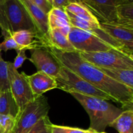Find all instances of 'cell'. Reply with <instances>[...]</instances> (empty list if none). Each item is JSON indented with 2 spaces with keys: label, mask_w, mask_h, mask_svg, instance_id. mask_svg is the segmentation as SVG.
<instances>
[{
  "label": "cell",
  "mask_w": 133,
  "mask_h": 133,
  "mask_svg": "<svg viewBox=\"0 0 133 133\" xmlns=\"http://www.w3.org/2000/svg\"><path fill=\"white\" fill-rule=\"evenodd\" d=\"M60 64L65 66L97 89L112 97L123 108L132 109L133 89L105 75L98 68L84 61L78 52H65L51 45L45 48Z\"/></svg>",
  "instance_id": "1"
},
{
  "label": "cell",
  "mask_w": 133,
  "mask_h": 133,
  "mask_svg": "<svg viewBox=\"0 0 133 133\" xmlns=\"http://www.w3.org/2000/svg\"><path fill=\"white\" fill-rule=\"evenodd\" d=\"M89 116L90 129L97 133L105 132V129L123 112L122 109L109 103L107 100L92 96H85L76 92H70Z\"/></svg>",
  "instance_id": "2"
},
{
  "label": "cell",
  "mask_w": 133,
  "mask_h": 133,
  "mask_svg": "<svg viewBox=\"0 0 133 133\" xmlns=\"http://www.w3.org/2000/svg\"><path fill=\"white\" fill-rule=\"evenodd\" d=\"M0 28L3 36L19 30L36 31L22 0H5L0 4Z\"/></svg>",
  "instance_id": "3"
},
{
  "label": "cell",
  "mask_w": 133,
  "mask_h": 133,
  "mask_svg": "<svg viewBox=\"0 0 133 133\" xmlns=\"http://www.w3.org/2000/svg\"><path fill=\"white\" fill-rule=\"evenodd\" d=\"M50 105L47 97L39 96L18 111L11 133H28L44 117L48 116Z\"/></svg>",
  "instance_id": "4"
},
{
  "label": "cell",
  "mask_w": 133,
  "mask_h": 133,
  "mask_svg": "<svg viewBox=\"0 0 133 133\" xmlns=\"http://www.w3.org/2000/svg\"><path fill=\"white\" fill-rule=\"evenodd\" d=\"M61 66L59 74L55 78L57 88L68 93L76 92L85 96H92L107 101L110 100L116 102L112 97L92 86L71 70L61 64Z\"/></svg>",
  "instance_id": "5"
},
{
  "label": "cell",
  "mask_w": 133,
  "mask_h": 133,
  "mask_svg": "<svg viewBox=\"0 0 133 133\" xmlns=\"http://www.w3.org/2000/svg\"><path fill=\"white\" fill-rule=\"evenodd\" d=\"M79 53L83 60L97 68L133 70V57L114 49L106 51Z\"/></svg>",
  "instance_id": "6"
},
{
  "label": "cell",
  "mask_w": 133,
  "mask_h": 133,
  "mask_svg": "<svg viewBox=\"0 0 133 133\" xmlns=\"http://www.w3.org/2000/svg\"><path fill=\"white\" fill-rule=\"evenodd\" d=\"M8 79L9 88L19 110L35 99L27 75L24 72L19 74L10 62H8Z\"/></svg>",
  "instance_id": "7"
},
{
  "label": "cell",
  "mask_w": 133,
  "mask_h": 133,
  "mask_svg": "<svg viewBox=\"0 0 133 133\" xmlns=\"http://www.w3.org/2000/svg\"><path fill=\"white\" fill-rule=\"evenodd\" d=\"M68 37L73 47L79 53L106 51L113 49L92 32L76 27H71Z\"/></svg>",
  "instance_id": "8"
},
{
  "label": "cell",
  "mask_w": 133,
  "mask_h": 133,
  "mask_svg": "<svg viewBox=\"0 0 133 133\" xmlns=\"http://www.w3.org/2000/svg\"><path fill=\"white\" fill-rule=\"evenodd\" d=\"M131 0H88L82 3L99 23H116V10L123 3Z\"/></svg>",
  "instance_id": "9"
},
{
  "label": "cell",
  "mask_w": 133,
  "mask_h": 133,
  "mask_svg": "<svg viewBox=\"0 0 133 133\" xmlns=\"http://www.w3.org/2000/svg\"><path fill=\"white\" fill-rule=\"evenodd\" d=\"M36 68L37 71L45 73L55 79L61 70V64L45 48L31 49V58H28Z\"/></svg>",
  "instance_id": "10"
},
{
  "label": "cell",
  "mask_w": 133,
  "mask_h": 133,
  "mask_svg": "<svg viewBox=\"0 0 133 133\" xmlns=\"http://www.w3.org/2000/svg\"><path fill=\"white\" fill-rule=\"evenodd\" d=\"M101 29L133 53V25L99 23Z\"/></svg>",
  "instance_id": "11"
},
{
  "label": "cell",
  "mask_w": 133,
  "mask_h": 133,
  "mask_svg": "<svg viewBox=\"0 0 133 133\" xmlns=\"http://www.w3.org/2000/svg\"><path fill=\"white\" fill-rule=\"evenodd\" d=\"M27 79L35 98L57 88L55 79L41 71H37L31 75H27Z\"/></svg>",
  "instance_id": "12"
},
{
  "label": "cell",
  "mask_w": 133,
  "mask_h": 133,
  "mask_svg": "<svg viewBox=\"0 0 133 133\" xmlns=\"http://www.w3.org/2000/svg\"><path fill=\"white\" fill-rule=\"evenodd\" d=\"M22 1L35 25L36 31L40 36H44L49 30L48 14H45L29 0Z\"/></svg>",
  "instance_id": "13"
},
{
  "label": "cell",
  "mask_w": 133,
  "mask_h": 133,
  "mask_svg": "<svg viewBox=\"0 0 133 133\" xmlns=\"http://www.w3.org/2000/svg\"><path fill=\"white\" fill-rule=\"evenodd\" d=\"M43 41L44 48L47 45H51L65 52L77 51L69 41L68 37L57 29H49L48 32L43 37Z\"/></svg>",
  "instance_id": "14"
},
{
  "label": "cell",
  "mask_w": 133,
  "mask_h": 133,
  "mask_svg": "<svg viewBox=\"0 0 133 133\" xmlns=\"http://www.w3.org/2000/svg\"><path fill=\"white\" fill-rule=\"evenodd\" d=\"M98 68L113 80L133 89V70L107 68Z\"/></svg>",
  "instance_id": "15"
},
{
  "label": "cell",
  "mask_w": 133,
  "mask_h": 133,
  "mask_svg": "<svg viewBox=\"0 0 133 133\" xmlns=\"http://www.w3.org/2000/svg\"><path fill=\"white\" fill-rule=\"evenodd\" d=\"M109 127L116 129L119 133H133V110L122 112Z\"/></svg>",
  "instance_id": "16"
},
{
  "label": "cell",
  "mask_w": 133,
  "mask_h": 133,
  "mask_svg": "<svg viewBox=\"0 0 133 133\" xmlns=\"http://www.w3.org/2000/svg\"><path fill=\"white\" fill-rule=\"evenodd\" d=\"M19 108L10 90L0 92V114L10 116L15 118Z\"/></svg>",
  "instance_id": "17"
},
{
  "label": "cell",
  "mask_w": 133,
  "mask_h": 133,
  "mask_svg": "<svg viewBox=\"0 0 133 133\" xmlns=\"http://www.w3.org/2000/svg\"><path fill=\"white\" fill-rule=\"evenodd\" d=\"M116 23L133 25V1H126L118 6L116 10Z\"/></svg>",
  "instance_id": "18"
},
{
  "label": "cell",
  "mask_w": 133,
  "mask_h": 133,
  "mask_svg": "<svg viewBox=\"0 0 133 133\" xmlns=\"http://www.w3.org/2000/svg\"><path fill=\"white\" fill-rule=\"evenodd\" d=\"M65 10L76 16L94 22H99L96 17L81 3H70Z\"/></svg>",
  "instance_id": "19"
},
{
  "label": "cell",
  "mask_w": 133,
  "mask_h": 133,
  "mask_svg": "<svg viewBox=\"0 0 133 133\" xmlns=\"http://www.w3.org/2000/svg\"><path fill=\"white\" fill-rule=\"evenodd\" d=\"M68 16L70 19V23L71 27H76L80 29L84 30L87 31H90L94 29L99 27V22H94L87 19H83L79 17L74 15L71 13L66 11Z\"/></svg>",
  "instance_id": "20"
},
{
  "label": "cell",
  "mask_w": 133,
  "mask_h": 133,
  "mask_svg": "<svg viewBox=\"0 0 133 133\" xmlns=\"http://www.w3.org/2000/svg\"><path fill=\"white\" fill-rule=\"evenodd\" d=\"M10 90L8 79V62L4 61L0 50V92Z\"/></svg>",
  "instance_id": "21"
},
{
  "label": "cell",
  "mask_w": 133,
  "mask_h": 133,
  "mask_svg": "<svg viewBox=\"0 0 133 133\" xmlns=\"http://www.w3.org/2000/svg\"><path fill=\"white\" fill-rule=\"evenodd\" d=\"M51 133H97L92 129H83L75 127H66L54 125L52 123L51 127Z\"/></svg>",
  "instance_id": "22"
},
{
  "label": "cell",
  "mask_w": 133,
  "mask_h": 133,
  "mask_svg": "<svg viewBox=\"0 0 133 133\" xmlns=\"http://www.w3.org/2000/svg\"><path fill=\"white\" fill-rule=\"evenodd\" d=\"M51 122L48 116L42 118L28 133H51Z\"/></svg>",
  "instance_id": "23"
},
{
  "label": "cell",
  "mask_w": 133,
  "mask_h": 133,
  "mask_svg": "<svg viewBox=\"0 0 133 133\" xmlns=\"http://www.w3.org/2000/svg\"><path fill=\"white\" fill-rule=\"evenodd\" d=\"M15 118L10 116L0 114V133H11Z\"/></svg>",
  "instance_id": "24"
},
{
  "label": "cell",
  "mask_w": 133,
  "mask_h": 133,
  "mask_svg": "<svg viewBox=\"0 0 133 133\" xmlns=\"http://www.w3.org/2000/svg\"><path fill=\"white\" fill-rule=\"evenodd\" d=\"M48 23L49 29H60L71 26L69 21L51 14H48Z\"/></svg>",
  "instance_id": "25"
},
{
  "label": "cell",
  "mask_w": 133,
  "mask_h": 133,
  "mask_svg": "<svg viewBox=\"0 0 133 133\" xmlns=\"http://www.w3.org/2000/svg\"><path fill=\"white\" fill-rule=\"evenodd\" d=\"M10 49H15L18 51L19 49V46L12 38L11 35H8L4 36V40L0 44V50L1 51L6 52Z\"/></svg>",
  "instance_id": "26"
},
{
  "label": "cell",
  "mask_w": 133,
  "mask_h": 133,
  "mask_svg": "<svg viewBox=\"0 0 133 133\" xmlns=\"http://www.w3.org/2000/svg\"><path fill=\"white\" fill-rule=\"evenodd\" d=\"M26 51H27V49H25V48H21L16 51L17 56L14 59V62H12L13 66L16 70H18L19 68L22 67V64L25 62V61L28 59L25 54Z\"/></svg>",
  "instance_id": "27"
},
{
  "label": "cell",
  "mask_w": 133,
  "mask_h": 133,
  "mask_svg": "<svg viewBox=\"0 0 133 133\" xmlns=\"http://www.w3.org/2000/svg\"><path fill=\"white\" fill-rule=\"evenodd\" d=\"M36 6L41 9L45 14H48L51 9L53 8L52 5L48 2L47 0H29Z\"/></svg>",
  "instance_id": "28"
},
{
  "label": "cell",
  "mask_w": 133,
  "mask_h": 133,
  "mask_svg": "<svg viewBox=\"0 0 133 133\" xmlns=\"http://www.w3.org/2000/svg\"><path fill=\"white\" fill-rule=\"evenodd\" d=\"M49 14H52V15H54L55 16L59 17V18H63V19H66V20L70 22L69 17L68 16L67 12H66V11L65 10V9H60V8L53 7L51 9V10H50V12H49Z\"/></svg>",
  "instance_id": "29"
},
{
  "label": "cell",
  "mask_w": 133,
  "mask_h": 133,
  "mask_svg": "<svg viewBox=\"0 0 133 133\" xmlns=\"http://www.w3.org/2000/svg\"><path fill=\"white\" fill-rule=\"evenodd\" d=\"M70 3V0H53V7L64 9Z\"/></svg>",
  "instance_id": "30"
},
{
  "label": "cell",
  "mask_w": 133,
  "mask_h": 133,
  "mask_svg": "<svg viewBox=\"0 0 133 133\" xmlns=\"http://www.w3.org/2000/svg\"><path fill=\"white\" fill-rule=\"evenodd\" d=\"M70 3H81L80 0H70Z\"/></svg>",
  "instance_id": "31"
},
{
  "label": "cell",
  "mask_w": 133,
  "mask_h": 133,
  "mask_svg": "<svg viewBox=\"0 0 133 133\" xmlns=\"http://www.w3.org/2000/svg\"><path fill=\"white\" fill-rule=\"evenodd\" d=\"M47 1H48V2H49V3H50L51 5H53V0H47Z\"/></svg>",
  "instance_id": "32"
},
{
  "label": "cell",
  "mask_w": 133,
  "mask_h": 133,
  "mask_svg": "<svg viewBox=\"0 0 133 133\" xmlns=\"http://www.w3.org/2000/svg\"><path fill=\"white\" fill-rule=\"evenodd\" d=\"M81 1V3H84V2H86V1H88V0H80Z\"/></svg>",
  "instance_id": "33"
},
{
  "label": "cell",
  "mask_w": 133,
  "mask_h": 133,
  "mask_svg": "<svg viewBox=\"0 0 133 133\" xmlns=\"http://www.w3.org/2000/svg\"><path fill=\"white\" fill-rule=\"evenodd\" d=\"M4 1H5V0H0V4H1V3H2Z\"/></svg>",
  "instance_id": "34"
},
{
  "label": "cell",
  "mask_w": 133,
  "mask_h": 133,
  "mask_svg": "<svg viewBox=\"0 0 133 133\" xmlns=\"http://www.w3.org/2000/svg\"><path fill=\"white\" fill-rule=\"evenodd\" d=\"M101 133H106V132H101Z\"/></svg>",
  "instance_id": "35"
}]
</instances>
